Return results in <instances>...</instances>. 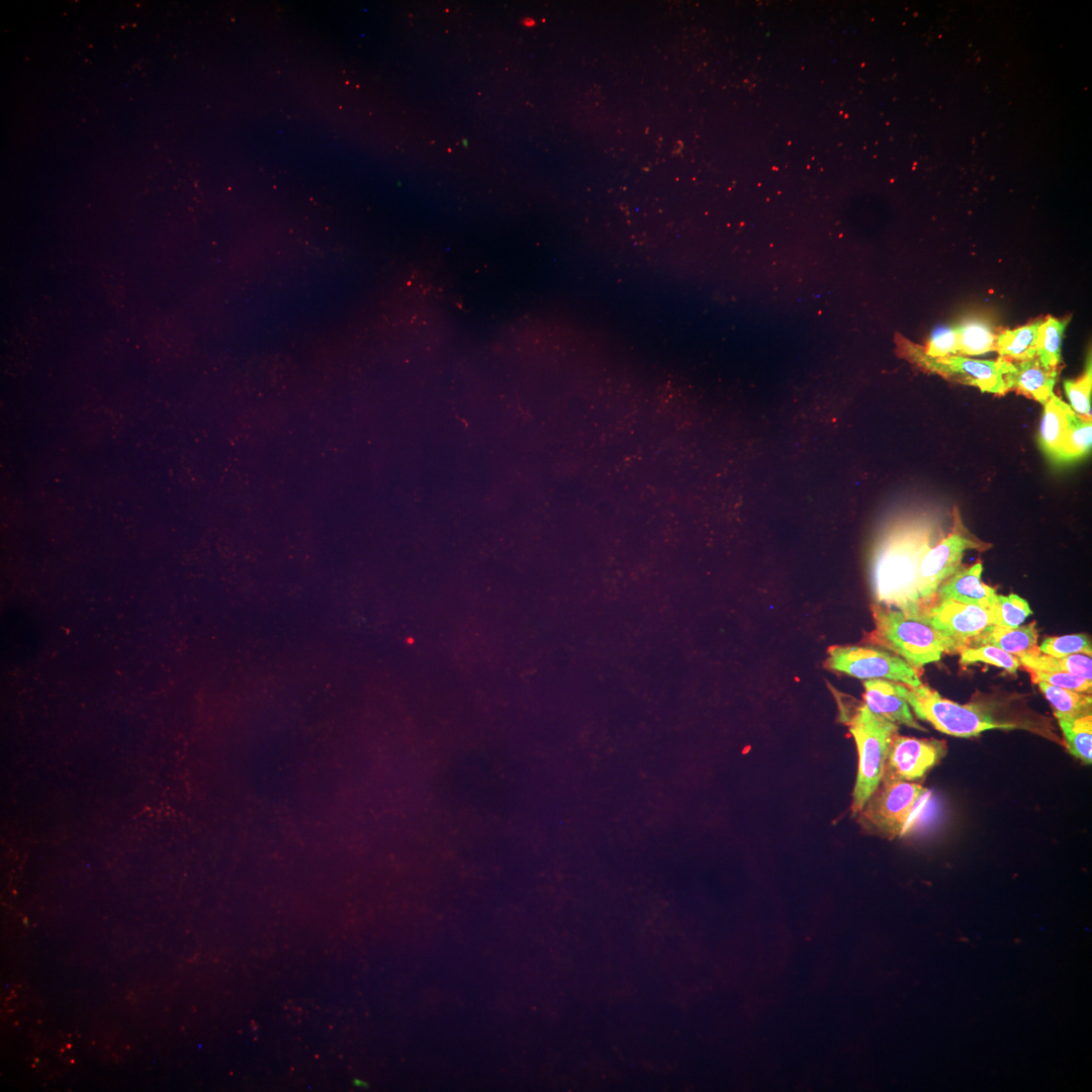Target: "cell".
Masks as SVG:
<instances>
[{
    "instance_id": "cell-1",
    "label": "cell",
    "mask_w": 1092,
    "mask_h": 1092,
    "mask_svg": "<svg viewBox=\"0 0 1092 1092\" xmlns=\"http://www.w3.org/2000/svg\"><path fill=\"white\" fill-rule=\"evenodd\" d=\"M936 534L933 521L911 518L899 521L883 535L872 562V586L877 604L899 610L910 618L917 616L918 570Z\"/></svg>"
},
{
    "instance_id": "cell-2",
    "label": "cell",
    "mask_w": 1092,
    "mask_h": 1092,
    "mask_svg": "<svg viewBox=\"0 0 1092 1092\" xmlns=\"http://www.w3.org/2000/svg\"><path fill=\"white\" fill-rule=\"evenodd\" d=\"M838 721L847 726L858 753V767L852 792L851 811H861L880 786L889 749L898 734V724L874 714L864 703L833 690Z\"/></svg>"
},
{
    "instance_id": "cell-3",
    "label": "cell",
    "mask_w": 1092,
    "mask_h": 1092,
    "mask_svg": "<svg viewBox=\"0 0 1092 1092\" xmlns=\"http://www.w3.org/2000/svg\"><path fill=\"white\" fill-rule=\"evenodd\" d=\"M872 613L875 629L863 642L892 651L915 669L939 661L944 652H951L946 640L927 622L881 604L873 605Z\"/></svg>"
},
{
    "instance_id": "cell-4",
    "label": "cell",
    "mask_w": 1092,
    "mask_h": 1092,
    "mask_svg": "<svg viewBox=\"0 0 1092 1092\" xmlns=\"http://www.w3.org/2000/svg\"><path fill=\"white\" fill-rule=\"evenodd\" d=\"M906 701L916 716L931 723L938 731L971 737L993 729H1025L1021 724L1004 719L996 706L987 703L962 705L942 698L926 686L908 687Z\"/></svg>"
},
{
    "instance_id": "cell-5",
    "label": "cell",
    "mask_w": 1092,
    "mask_h": 1092,
    "mask_svg": "<svg viewBox=\"0 0 1092 1092\" xmlns=\"http://www.w3.org/2000/svg\"><path fill=\"white\" fill-rule=\"evenodd\" d=\"M929 795L916 783L883 778L858 813L860 821L884 836L904 835L913 827Z\"/></svg>"
},
{
    "instance_id": "cell-6",
    "label": "cell",
    "mask_w": 1092,
    "mask_h": 1092,
    "mask_svg": "<svg viewBox=\"0 0 1092 1092\" xmlns=\"http://www.w3.org/2000/svg\"><path fill=\"white\" fill-rule=\"evenodd\" d=\"M898 349L903 357L928 372L976 386L981 391L995 394H1004L1007 391L1004 375L1012 369L1013 362L1004 358L976 360L961 355L932 358L924 353L922 347L902 337L898 340Z\"/></svg>"
},
{
    "instance_id": "cell-7",
    "label": "cell",
    "mask_w": 1092,
    "mask_h": 1092,
    "mask_svg": "<svg viewBox=\"0 0 1092 1092\" xmlns=\"http://www.w3.org/2000/svg\"><path fill=\"white\" fill-rule=\"evenodd\" d=\"M823 666L860 679L881 678L913 688L922 685L917 669L893 652L878 647L829 646Z\"/></svg>"
},
{
    "instance_id": "cell-8",
    "label": "cell",
    "mask_w": 1092,
    "mask_h": 1092,
    "mask_svg": "<svg viewBox=\"0 0 1092 1092\" xmlns=\"http://www.w3.org/2000/svg\"><path fill=\"white\" fill-rule=\"evenodd\" d=\"M974 548H981V544L958 528L926 552L918 570V614L914 619L919 620L927 612L934 603L941 583L962 567L964 552Z\"/></svg>"
},
{
    "instance_id": "cell-9",
    "label": "cell",
    "mask_w": 1092,
    "mask_h": 1092,
    "mask_svg": "<svg viewBox=\"0 0 1092 1092\" xmlns=\"http://www.w3.org/2000/svg\"><path fill=\"white\" fill-rule=\"evenodd\" d=\"M935 628L948 643L951 652L963 649L987 627L997 625L998 608L983 609L954 601L934 603L919 619Z\"/></svg>"
},
{
    "instance_id": "cell-10",
    "label": "cell",
    "mask_w": 1092,
    "mask_h": 1092,
    "mask_svg": "<svg viewBox=\"0 0 1092 1092\" xmlns=\"http://www.w3.org/2000/svg\"><path fill=\"white\" fill-rule=\"evenodd\" d=\"M945 751L944 741L897 734L889 749L883 778L906 782L919 780L944 756Z\"/></svg>"
},
{
    "instance_id": "cell-11",
    "label": "cell",
    "mask_w": 1092,
    "mask_h": 1092,
    "mask_svg": "<svg viewBox=\"0 0 1092 1092\" xmlns=\"http://www.w3.org/2000/svg\"><path fill=\"white\" fill-rule=\"evenodd\" d=\"M864 705L876 715L895 724L926 731L914 718L906 693L908 686L887 679L873 678L863 681Z\"/></svg>"
},
{
    "instance_id": "cell-12",
    "label": "cell",
    "mask_w": 1092,
    "mask_h": 1092,
    "mask_svg": "<svg viewBox=\"0 0 1092 1092\" xmlns=\"http://www.w3.org/2000/svg\"><path fill=\"white\" fill-rule=\"evenodd\" d=\"M982 571L981 562L969 568L961 567L938 587L934 603L954 601L983 609H992L996 606L997 595L993 587L981 581Z\"/></svg>"
},
{
    "instance_id": "cell-13",
    "label": "cell",
    "mask_w": 1092,
    "mask_h": 1092,
    "mask_svg": "<svg viewBox=\"0 0 1092 1092\" xmlns=\"http://www.w3.org/2000/svg\"><path fill=\"white\" fill-rule=\"evenodd\" d=\"M1058 369L1044 368L1036 357L1013 363L1012 369L1004 375L1007 391L1016 390L1045 404L1055 395L1054 386Z\"/></svg>"
},
{
    "instance_id": "cell-14",
    "label": "cell",
    "mask_w": 1092,
    "mask_h": 1092,
    "mask_svg": "<svg viewBox=\"0 0 1092 1092\" xmlns=\"http://www.w3.org/2000/svg\"><path fill=\"white\" fill-rule=\"evenodd\" d=\"M1036 641L1037 630L1035 624L1031 623L1016 628L991 625L970 642L977 646L993 645L1010 654L1019 656L1036 646Z\"/></svg>"
},
{
    "instance_id": "cell-15",
    "label": "cell",
    "mask_w": 1092,
    "mask_h": 1092,
    "mask_svg": "<svg viewBox=\"0 0 1092 1092\" xmlns=\"http://www.w3.org/2000/svg\"><path fill=\"white\" fill-rule=\"evenodd\" d=\"M1074 414L1071 406L1056 395H1053L1044 404L1039 427V444L1054 460Z\"/></svg>"
},
{
    "instance_id": "cell-16",
    "label": "cell",
    "mask_w": 1092,
    "mask_h": 1092,
    "mask_svg": "<svg viewBox=\"0 0 1092 1092\" xmlns=\"http://www.w3.org/2000/svg\"><path fill=\"white\" fill-rule=\"evenodd\" d=\"M1028 670L1065 671L1092 681L1091 655L1082 653L1054 657L1039 651L1037 646L1017 656Z\"/></svg>"
},
{
    "instance_id": "cell-17",
    "label": "cell",
    "mask_w": 1092,
    "mask_h": 1092,
    "mask_svg": "<svg viewBox=\"0 0 1092 1092\" xmlns=\"http://www.w3.org/2000/svg\"><path fill=\"white\" fill-rule=\"evenodd\" d=\"M1039 323L1002 332L996 336L995 351L999 353L1001 358L1009 361H1023L1034 358Z\"/></svg>"
},
{
    "instance_id": "cell-18",
    "label": "cell",
    "mask_w": 1092,
    "mask_h": 1092,
    "mask_svg": "<svg viewBox=\"0 0 1092 1092\" xmlns=\"http://www.w3.org/2000/svg\"><path fill=\"white\" fill-rule=\"evenodd\" d=\"M1040 691L1055 709L1057 719H1076L1091 715L1092 698L1079 692L1037 682Z\"/></svg>"
},
{
    "instance_id": "cell-19",
    "label": "cell",
    "mask_w": 1092,
    "mask_h": 1092,
    "mask_svg": "<svg viewBox=\"0 0 1092 1092\" xmlns=\"http://www.w3.org/2000/svg\"><path fill=\"white\" fill-rule=\"evenodd\" d=\"M1091 418L1075 413L1070 420L1055 461L1069 462L1084 457L1091 449Z\"/></svg>"
},
{
    "instance_id": "cell-20",
    "label": "cell",
    "mask_w": 1092,
    "mask_h": 1092,
    "mask_svg": "<svg viewBox=\"0 0 1092 1092\" xmlns=\"http://www.w3.org/2000/svg\"><path fill=\"white\" fill-rule=\"evenodd\" d=\"M953 328L959 355H982L995 351L996 336L983 321H967Z\"/></svg>"
},
{
    "instance_id": "cell-21",
    "label": "cell",
    "mask_w": 1092,
    "mask_h": 1092,
    "mask_svg": "<svg viewBox=\"0 0 1092 1092\" xmlns=\"http://www.w3.org/2000/svg\"><path fill=\"white\" fill-rule=\"evenodd\" d=\"M1066 322L1049 316L1037 329L1035 357L1046 369H1058Z\"/></svg>"
},
{
    "instance_id": "cell-22",
    "label": "cell",
    "mask_w": 1092,
    "mask_h": 1092,
    "mask_svg": "<svg viewBox=\"0 0 1092 1092\" xmlns=\"http://www.w3.org/2000/svg\"><path fill=\"white\" fill-rule=\"evenodd\" d=\"M1066 745L1071 754L1087 764L1092 761V715L1076 719H1059Z\"/></svg>"
},
{
    "instance_id": "cell-23",
    "label": "cell",
    "mask_w": 1092,
    "mask_h": 1092,
    "mask_svg": "<svg viewBox=\"0 0 1092 1092\" xmlns=\"http://www.w3.org/2000/svg\"><path fill=\"white\" fill-rule=\"evenodd\" d=\"M961 664L985 662L1002 667L1010 673H1015L1020 665L1018 657L993 645H980L976 647H964L960 650Z\"/></svg>"
},
{
    "instance_id": "cell-24",
    "label": "cell",
    "mask_w": 1092,
    "mask_h": 1092,
    "mask_svg": "<svg viewBox=\"0 0 1092 1092\" xmlns=\"http://www.w3.org/2000/svg\"><path fill=\"white\" fill-rule=\"evenodd\" d=\"M1039 651L1054 657H1065L1072 654H1092V646L1086 634H1072L1059 637H1048L1038 647Z\"/></svg>"
},
{
    "instance_id": "cell-25",
    "label": "cell",
    "mask_w": 1092,
    "mask_h": 1092,
    "mask_svg": "<svg viewBox=\"0 0 1092 1092\" xmlns=\"http://www.w3.org/2000/svg\"><path fill=\"white\" fill-rule=\"evenodd\" d=\"M1064 388L1070 400L1071 408L1079 416L1091 418L1092 371L1090 362L1083 376L1077 380H1066Z\"/></svg>"
},
{
    "instance_id": "cell-26",
    "label": "cell",
    "mask_w": 1092,
    "mask_h": 1092,
    "mask_svg": "<svg viewBox=\"0 0 1092 1092\" xmlns=\"http://www.w3.org/2000/svg\"><path fill=\"white\" fill-rule=\"evenodd\" d=\"M998 626L1016 628L1032 614L1028 603L1017 595L998 596Z\"/></svg>"
},
{
    "instance_id": "cell-27",
    "label": "cell",
    "mask_w": 1092,
    "mask_h": 1092,
    "mask_svg": "<svg viewBox=\"0 0 1092 1092\" xmlns=\"http://www.w3.org/2000/svg\"><path fill=\"white\" fill-rule=\"evenodd\" d=\"M1029 672L1032 681L1035 684L1043 681L1054 687L1079 693L1090 694L1092 690V681L1069 672L1039 670H1029Z\"/></svg>"
},
{
    "instance_id": "cell-28",
    "label": "cell",
    "mask_w": 1092,
    "mask_h": 1092,
    "mask_svg": "<svg viewBox=\"0 0 1092 1092\" xmlns=\"http://www.w3.org/2000/svg\"><path fill=\"white\" fill-rule=\"evenodd\" d=\"M924 353L932 358H940L958 354L957 335L954 328L939 329L931 335Z\"/></svg>"
},
{
    "instance_id": "cell-29",
    "label": "cell",
    "mask_w": 1092,
    "mask_h": 1092,
    "mask_svg": "<svg viewBox=\"0 0 1092 1092\" xmlns=\"http://www.w3.org/2000/svg\"><path fill=\"white\" fill-rule=\"evenodd\" d=\"M523 24H524L525 26H528V27H530V26H533V25H535V20H534V19H532V18H525V19L523 20Z\"/></svg>"
},
{
    "instance_id": "cell-30",
    "label": "cell",
    "mask_w": 1092,
    "mask_h": 1092,
    "mask_svg": "<svg viewBox=\"0 0 1092 1092\" xmlns=\"http://www.w3.org/2000/svg\"><path fill=\"white\" fill-rule=\"evenodd\" d=\"M354 1084L357 1085V1086H361V1087L366 1086L365 1083H363L362 1081H359V1080H355Z\"/></svg>"
}]
</instances>
